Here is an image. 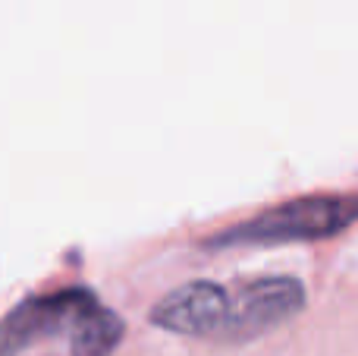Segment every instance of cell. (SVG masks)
<instances>
[{"instance_id": "6da1fadb", "label": "cell", "mask_w": 358, "mask_h": 356, "mask_svg": "<svg viewBox=\"0 0 358 356\" xmlns=\"http://www.w3.org/2000/svg\"><path fill=\"white\" fill-rule=\"evenodd\" d=\"M358 221V196H305L267 208L258 218L233 224L210 240V246L236 243H292V240H324L346 231Z\"/></svg>"}, {"instance_id": "7a4b0ae2", "label": "cell", "mask_w": 358, "mask_h": 356, "mask_svg": "<svg viewBox=\"0 0 358 356\" xmlns=\"http://www.w3.org/2000/svg\"><path fill=\"white\" fill-rule=\"evenodd\" d=\"M94 300V294L82 287L60 290L48 296H31L19 303L16 309L0 319V356H19L22 350L35 347L44 338H57L60 331H69L73 322L85 313Z\"/></svg>"}, {"instance_id": "3957f363", "label": "cell", "mask_w": 358, "mask_h": 356, "mask_svg": "<svg viewBox=\"0 0 358 356\" xmlns=\"http://www.w3.org/2000/svg\"><path fill=\"white\" fill-rule=\"evenodd\" d=\"M305 306V287L296 278H258V281L242 284L236 300H229V319L227 334L229 341H245L255 334H264L271 328L283 325Z\"/></svg>"}, {"instance_id": "277c9868", "label": "cell", "mask_w": 358, "mask_h": 356, "mask_svg": "<svg viewBox=\"0 0 358 356\" xmlns=\"http://www.w3.org/2000/svg\"><path fill=\"white\" fill-rule=\"evenodd\" d=\"M229 319V294L214 281H192L170 290L155 309L151 322L164 331L185 338H210L223 334Z\"/></svg>"}, {"instance_id": "5b68a950", "label": "cell", "mask_w": 358, "mask_h": 356, "mask_svg": "<svg viewBox=\"0 0 358 356\" xmlns=\"http://www.w3.org/2000/svg\"><path fill=\"white\" fill-rule=\"evenodd\" d=\"M123 319L101 303H92L69 328V350L73 356H110L123 341Z\"/></svg>"}]
</instances>
